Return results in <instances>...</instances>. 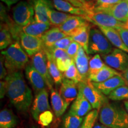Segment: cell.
<instances>
[{"mask_svg":"<svg viewBox=\"0 0 128 128\" xmlns=\"http://www.w3.org/2000/svg\"><path fill=\"white\" fill-rule=\"evenodd\" d=\"M4 80L7 85L6 95L10 103L18 111H28L32 104L33 94L23 72L20 71L10 73Z\"/></svg>","mask_w":128,"mask_h":128,"instance_id":"cell-1","label":"cell"},{"mask_svg":"<svg viewBox=\"0 0 128 128\" xmlns=\"http://www.w3.org/2000/svg\"><path fill=\"white\" fill-rule=\"evenodd\" d=\"M99 121L109 128H128V113L119 104L108 102L100 108Z\"/></svg>","mask_w":128,"mask_h":128,"instance_id":"cell-2","label":"cell"},{"mask_svg":"<svg viewBox=\"0 0 128 128\" xmlns=\"http://www.w3.org/2000/svg\"><path fill=\"white\" fill-rule=\"evenodd\" d=\"M8 73L22 71L28 66V55L24 50L20 42L16 41L9 47L1 51Z\"/></svg>","mask_w":128,"mask_h":128,"instance_id":"cell-3","label":"cell"},{"mask_svg":"<svg viewBox=\"0 0 128 128\" xmlns=\"http://www.w3.org/2000/svg\"><path fill=\"white\" fill-rule=\"evenodd\" d=\"M113 45L98 28H92L90 30L88 55H108L113 50Z\"/></svg>","mask_w":128,"mask_h":128,"instance_id":"cell-4","label":"cell"},{"mask_svg":"<svg viewBox=\"0 0 128 128\" xmlns=\"http://www.w3.org/2000/svg\"><path fill=\"white\" fill-rule=\"evenodd\" d=\"M78 91L82 92L92 108L100 109L104 104L108 102V97L98 90L89 79L81 81L78 84Z\"/></svg>","mask_w":128,"mask_h":128,"instance_id":"cell-5","label":"cell"},{"mask_svg":"<svg viewBox=\"0 0 128 128\" xmlns=\"http://www.w3.org/2000/svg\"><path fill=\"white\" fill-rule=\"evenodd\" d=\"M88 22L92 23L96 26L106 27V28L128 29V22H120L117 20L110 14L101 12L91 11L90 13L84 16Z\"/></svg>","mask_w":128,"mask_h":128,"instance_id":"cell-6","label":"cell"},{"mask_svg":"<svg viewBox=\"0 0 128 128\" xmlns=\"http://www.w3.org/2000/svg\"><path fill=\"white\" fill-rule=\"evenodd\" d=\"M34 10L28 1H20L12 8V18L18 26L23 28L34 20Z\"/></svg>","mask_w":128,"mask_h":128,"instance_id":"cell-7","label":"cell"},{"mask_svg":"<svg viewBox=\"0 0 128 128\" xmlns=\"http://www.w3.org/2000/svg\"><path fill=\"white\" fill-rule=\"evenodd\" d=\"M102 58L106 65L120 72L128 68V54L118 48H113L108 55L102 56Z\"/></svg>","mask_w":128,"mask_h":128,"instance_id":"cell-8","label":"cell"},{"mask_svg":"<svg viewBox=\"0 0 128 128\" xmlns=\"http://www.w3.org/2000/svg\"><path fill=\"white\" fill-rule=\"evenodd\" d=\"M32 58V65L44 76L47 82L48 88L49 90L54 88V82L49 74L48 66L47 56L44 49L40 51Z\"/></svg>","mask_w":128,"mask_h":128,"instance_id":"cell-9","label":"cell"},{"mask_svg":"<svg viewBox=\"0 0 128 128\" xmlns=\"http://www.w3.org/2000/svg\"><path fill=\"white\" fill-rule=\"evenodd\" d=\"M91 11L106 12L120 22H128V0H124L118 4L112 6L94 8Z\"/></svg>","mask_w":128,"mask_h":128,"instance_id":"cell-10","label":"cell"},{"mask_svg":"<svg viewBox=\"0 0 128 128\" xmlns=\"http://www.w3.org/2000/svg\"><path fill=\"white\" fill-rule=\"evenodd\" d=\"M18 41L30 57H32L37 53L44 49L42 39L39 37L30 36L22 32L19 35Z\"/></svg>","mask_w":128,"mask_h":128,"instance_id":"cell-11","label":"cell"},{"mask_svg":"<svg viewBox=\"0 0 128 128\" xmlns=\"http://www.w3.org/2000/svg\"><path fill=\"white\" fill-rule=\"evenodd\" d=\"M50 110L49 103V94L47 89L41 91L35 94V98L32 103L31 113L34 120L38 121L42 113Z\"/></svg>","mask_w":128,"mask_h":128,"instance_id":"cell-12","label":"cell"},{"mask_svg":"<svg viewBox=\"0 0 128 128\" xmlns=\"http://www.w3.org/2000/svg\"><path fill=\"white\" fill-rule=\"evenodd\" d=\"M34 10V20L38 23H50L48 16L49 8H54L52 0H28Z\"/></svg>","mask_w":128,"mask_h":128,"instance_id":"cell-13","label":"cell"},{"mask_svg":"<svg viewBox=\"0 0 128 128\" xmlns=\"http://www.w3.org/2000/svg\"><path fill=\"white\" fill-rule=\"evenodd\" d=\"M27 79L31 84L35 94L44 89L48 88L47 82L44 76L40 74L31 64H28L25 68Z\"/></svg>","mask_w":128,"mask_h":128,"instance_id":"cell-14","label":"cell"},{"mask_svg":"<svg viewBox=\"0 0 128 128\" xmlns=\"http://www.w3.org/2000/svg\"><path fill=\"white\" fill-rule=\"evenodd\" d=\"M90 25V22L84 16L72 15L60 28L67 36H72L85 26Z\"/></svg>","mask_w":128,"mask_h":128,"instance_id":"cell-15","label":"cell"},{"mask_svg":"<svg viewBox=\"0 0 128 128\" xmlns=\"http://www.w3.org/2000/svg\"><path fill=\"white\" fill-rule=\"evenodd\" d=\"M92 82L98 90L108 97L118 88L126 85L122 75L115 76L102 82Z\"/></svg>","mask_w":128,"mask_h":128,"instance_id":"cell-16","label":"cell"},{"mask_svg":"<svg viewBox=\"0 0 128 128\" xmlns=\"http://www.w3.org/2000/svg\"><path fill=\"white\" fill-rule=\"evenodd\" d=\"M78 84L64 77L60 86V94L68 106L76 100L78 94Z\"/></svg>","mask_w":128,"mask_h":128,"instance_id":"cell-17","label":"cell"},{"mask_svg":"<svg viewBox=\"0 0 128 128\" xmlns=\"http://www.w3.org/2000/svg\"><path fill=\"white\" fill-rule=\"evenodd\" d=\"M92 105L80 91L76 100L73 102L69 112L76 116L84 118L92 111Z\"/></svg>","mask_w":128,"mask_h":128,"instance_id":"cell-18","label":"cell"},{"mask_svg":"<svg viewBox=\"0 0 128 128\" xmlns=\"http://www.w3.org/2000/svg\"><path fill=\"white\" fill-rule=\"evenodd\" d=\"M52 1L54 8L60 12L80 16H86L91 12L90 10L76 7L66 0H52Z\"/></svg>","mask_w":128,"mask_h":128,"instance_id":"cell-19","label":"cell"},{"mask_svg":"<svg viewBox=\"0 0 128 128\" xmlns=\"http://www.w3.org/2000/svg\"><path fill=\"white\" fill-rule=\"evenodd\" d=\"M74 60L82 78V81L88 80L90 60L87 54L81 46Z\"/></svg>","mask_w":128,"mask_h":128,"instance_id":"cell-20","label":"cell"},{"mask_svg":"<svg viewBox=\"0 0 128 128\" xmlns=\"http://www.w3.org/2000/svg\"><path fill=\"white\" fill-rule=\"evenodd\" d=\"M99 29L102 32V33L105 35L107 39L111 43L113 46L116 48L121 49L128 54V49L122 39L120 35L116 28L106 27L97 26Z\"/></svg>","mask_w":128,"mask_h":128,"instance_id":"cell-21","label":"cell"},{"mask_svg":"<svg viewBox=\"0 0 128 128\" xmlns=\"http://www.w3.org/2000/svg\"><path fill=\"white\" fill-rule=\"evenodd\" d=\"M50 23H38L34 20L28 25L21 28V29L26 34L42 38L46 32L50 29Z\"/></svg>","mask_w":128,"mask_h":128,"instance_id":"cell-22","label":"cell"},{"mask_svg":"<svg viewBox=\"0 0 128 128\" xmlns=\"http://www.w3.org/2000/svg\"><path fill=\"white\" fill-rule=\"evenodd\" d=\"M50 101L55 116L58 118L62 116L66 111L68 105L62 98L60 92H58L54 88L50 90Z\"/></svg>","mask_w":128,"mask_h":128,"instance_id":"cell-23","label":"cell"},{"mask_svg":"<svg viewBox=\"0 0 128 128\" xmlns=\"http://www.w3.org/2000/svg\"><path fill=\"white\" fill-rule=\"evenodd\" d=\"M67 36L59 28L54 27L48 30L42 36L44 44V49H49L56 42Z\"/></svg>","mask_w":128,"mask_h":128,"instance_id":"cell-24","label":"cell"},{"mask_svg":"<svg viewBox=\"0 0 128 128\" xmlns=\"http://www.w3.org/2000/svg\"><path fill=\"white\" fill-rule=\"evenodd\" d=\"M118 75H121L120 72L116 71L106 65L103 68L101 69L100 71L93 76H90L88 79L93 82H102Z\"/></svg>","mask_w":128,"mask_h":128,"instance_id":"cell-25","label":"cell"},{"mask_svg":"<svg viewBox=\"0 0 128 128\" xmlns=\"http://www.w3.org/2000/svg\"><path fill=\"white\" fill-rule=\"evenodd\" d=\"M45 50L46 56H47L48 66L49 74L54 81V84L57 86H60V84H62V80L64 79L63 73L58 68L56 64L53 60L50 54L47 50Z\"/></svg>","mask_w":128,"mask_h":128,"instance_id":"cell-26","label":"cell"},{"mask_svg":"<svg viewBox=\"0 0 128 128\" xmlns=\"http://www.w3.org/2000/svg\"><path fill=\"white\" fill-rule=\"evenodd\" d=\"M90 24L80 30L77 33L71 36L74 41L78 43L81 47L83 48L87 55H88V44L90 38V30L92 28Z\"/></svg>","mask_w":128,"mask_h":128,"instance_id":"cell-27","label":"cell"},{"mask_svg":"<svg viewBox=\"0 0 128 128\" xmlns=\"http://www.w3.org/2000/svg\"><path fill=\"white\" fill-rule=\"evenodd\" d=\"M48 16L51 26L60 28L72 15L52 8H49L48 10Z\"/></svg>","mask_w":128,"mask_h":128,"instance_id":"cell-28","label":"cell"},{"mask_svg":"<svg viewBox=\"0 0 128 128\" xmlns=\"http://www.w3.org/2000/svg\"><path fill=\"white\" fill-rule=\"evenodd\" d=\"M17 124V119L11 110L5 108L0 112V128H14Z\"/></svg>","mask_w":128,"mask_h":128,"instance_id":"cell-29","label":"cell"},{"mask_svg":"<svg viewBox=\"0 0 128 128\" xmlns=\"http://www.w3.org/2000/svg\"><path fill=\"white\" fill-rule=\"evenodd\" d=\"M0 26V49L4 50L13 43V37L7 24L1 22Z\"/></svg>","mask_w":128,"mask_h":128,"instance_id":"cell-30","label":"cell"},{"mask_svg":"<svg viewBox=\"0 0 128 128\" xmlns=\"http://www.w3.org/2000/svg\"><path fill=\"white\" fill-rule=\"evenodd\" d=\"M84 118L68 113L65 115L62 120V128H80Z\"/></svg>","mask_w":128,"mask_h":128,"instance_id":"cell-31","label":"cell"},{"mask_svg":"<svg viewBox=\"0 0 128 128\" xmlns=\"http://www.w3.org/2000/svg\"><path fill=\"white\" fill-rule=\"evenodd\" d=\"M106 65L104 62L102 60L101 55L96 54L89 61V76H93L98 72Z\"/></svg>","mask_w":128,"mask_h":128,"instance_id":"cell-32","label":"cell"},{"mask_svg":"<svg viewBox=\"0 0 128 128\" xmlns=\"http://www.w3.org/2000/svg\"><path fill=\"white\" fill-rule=\"evenodd\" d=\"M108 98L112 101L118 102L128 100V86H121L113 91L108 96Z\"/></svg>","mask_w":128,"mask_h":128,"instance_id":"cell-33","label":"cell"},{"mask_svg":"<svg viewBox=\"0 0 128 128\" xmlns=\"http://www.w3.org/2000/svg\"><path fill=\"white\" fill-rule=\"evenodd\" d=\"M63 76L64 78L72 80L76 84H78L82 81V78L76 68L74 60L68 68V70L63 73Z\"/></svg>","mask_w":128,"mask_h":128,"instance_id":"cell-34","label":"cell"},{"mask_svg":"<svg viewBox=\"0 0 128 128\" xmlns=\"http://www.w3.org/2000/svg\"><path fill=\"white\" fill-rule=\"evenodd\" d=\"M98 116V110L94 109L84 117V120L80 128H94Z\"/></svg>","mask_w":128,"mask_h":128,"instance_id":"cell-35","label":"cell"},{"mask_svg":"<svg viewBox=\"0 0 128 128\" xmlns=\"http://www.w3.org/2000/svg\"><path fill=\"white\" fill-rule=\"evenodd\" d=\"M73 41V39L71 36H67L56 42L49 49H58L66 51Z\"/></svg>","mask_w":128,"mask_h":128,"instance_id":"cell-36","label":"cell"},{"mask_svg":"<svg viewBox=\"0 0 128 128\" xmlns=\"http://www.w3.org/2000/svg\"><path fill=\"white\" fill-rule=\"evenodd\" d=\"M73 61L74 60H72L71 57L69 56V55H68L62 57L61 58L56 60L55 62L59 70L62 73H64V72H65L68 70V68L71 65Z\"/></svg>","mask_w":128,"mask_h":128,"instance_id":"cell-37","label":"cell"},{"mask_svg":"<svg viewBox=\"0 0 128 128\" xmlns=\"http://www.w3.org/2000/svg\"><path fill=\"white\" fill-rule=\"evenodd\" d=\"M122 1L124 0H93L92 2L90 3L89 6L91 10L94 8L106 7L118 4Z\"/></svg>","mask_w":128,"mask_h":128,"instance_id":"cell-38","label":"cell"},{"mask_svg":"<svg viewBox=\"0 0 128 128\" xmlns=\"http://www.w3.org/2000/svg\"><path fill=\"white\" fill-rule=\"evenodd\" d=\"M53 118H54V114L52 112H51V110H48L44 112L40 115L38 122L41 125L48 126L52 122Z\"/></svg>","mask_w":128,"mask_h":128,"instance_id":"cell-39","label":"cell"},{"mask_svg":"<svg viewBox=\"0 0 128 128\" xmlns=\"http://www.w3.org/2000/svg\"><path fill=\"white\" fill-rule=\"evenodd\" d=\"M80 45L76 42L73 41L69 46L68 49L66 50L67 54L69 55V56L71 57L72 60H74L75 58L76 57L77 55L78 50L80 49Z\"/></svg>","mask_w":128,"mask_h":128,"instance_id":"cell-40","label":"cell"},{"mask_svg":"<svg viewBox=\"0 0 128 128\" xmlns=\"http://www.w3.org/2000/svg\"><path fill=\"white\" fill-rule=\"evenodd\" d=\"M0 17H1V22L5 23L6 24H9L12 21L9 18L7 14V8L2 2L0 4Z\"/></svg>","mask_w":128,"mask_h":128,"instance_id":"cell-41","label":"cell"},{"mask_svg":"<svg viewBox=\"0 0 128 128\" xmlns=\"http://www.w3.org/2000/svg\"><path fill=\"white\" fill-rule=\"evenodd\" d=\"M8 74V73L5 65L4 57L1 54V56H0V78H1V80H5Z\"/></svg>","mask_w":128,"mask_h":128,"instance_id":"cell-42","label":"cell"},{"mask_svg":"<svg viewBox=\"0 0 128 128\" xmlns=\"http://www.w3.org/2000/svg\"><path fill=\"white\" fill-rule=\"evenodd\" d=\"M119 33L123 42L128 49V29L126 28H118L117 29Z\"/></svg>","mask_w":128,"mask_h":128,"instance_id":"cell-43","label":"cell"},{"mask_svg":"<svg viewBox=\"0 0 128 128\" xmlns=\"http://www.w3.org/2000/svg\"><path fill=\"white\" fill-rule=\"evenodd\" d=\"M7 94V85L6 81L1 80L0 82V98L1 99L4 97Z\"/></svg>","mask_w":128,"mask_h":128,"instance_id":"cell-44","label":"cell"},{"mask_svg":"<svg viewBox=\"0 0 128 128\" xmlns=\"http://www.w3.org/2000/svg\"><path fill=\"white\" fill-rule=\"evenodd\" d=\"M66 1H68V2H71L72 4H73L74 6H75L76 7H80V8H84L90 10L88 8V7H87V6H86L85 5L82 4V3L78 2V1H76V0H66Z\"/></svg>","mask_w":128,"mask_h":128,"instance_id":"cell-45","label":"cell"},{"mask_svg":"<svg viewBox=\"0 0 128 128\" xmlns=\"http://www.w3.org/2000/svg\"><path fill=\"white\" fill-rule=\"evenodd\" d=\"M1 1L6 5L8 8L10 9L11 6L16 4V3L20 2V0H1Z\"/></svg>","mask_w":128,"mask_h":128,"instance_id":"cell-46","label":"cell"},{"mask_svg":"<svg viewBox=\"0 0 128 128\" xmlns=\"http://www.w3.org/2000/svg\"><path fill=\"white\" fill-rule=\"evenodd\" d=\"M121 75L125 81L126 86H128V68L126 69L124 71L121 72Z\"/></svg>","mask_w":128,"mask_h":128,"instance_id":"cell-47","label":"cell"},{"mask_svg":"<svg viewBox=\"0 0 128 128\" xmlns=\"http://www.w3.org/2000/svg\"><path fill=\"white\" fill-rule=\"evenodd\" d=\"M76 1H78V2H80L82 3V4H83L84 5H85V6H87V7H88V8H89L90 10V7L89 5L86 2V1H85V0H76Z\"/></svg>","mask_w":128,"mask_h":128,"instance_id":"cell-48","label":"cell"},{"mask_svg":"<svg viewBox=\"0 0 128 128\" xmlns=\"http://www.w3.org/2000/svg\"><path fill=\"white\" fill-rule=\"evenodd\" d=\"M103 124H101L98 123H96L95 125L94 126V128H103Z\"/></svg>","mask_w":128,"mask_h":128,"instance_id":"cell-49","label":"cell"},{"mask_svg":"<svg viewBox=\"0 0 128 128\" xmlns=\"http://www.w3.org/2000/svg\"><path fill=\"white\" fill-rule=\"evenodd\" d=\"M124 108H125L126 112H127V113H128V100L124 101Z\"/></svg>","mask_w":128,"mask_h":128,"instance_id":"cell-50","label":"cell"},{"mask_svg":"<svg viewBox=\"0 0 128 128\" xmlns=\"http://www.w3.org/2000/svg\"><path fill=\"white\" fill-rule=\"evenodd\" d=\"M92 1H93V0H85V1H86V2H87V4H88V5H89L90 3H91V2H92Z\"/></svg>","mask_w":128,"mask_h":128,"instance_id":"cell-51","label":"cell"},{"mask_svg":"<svg viewBox=\"0 0 128 128\" xmlns=\"http://www.w3.org/2000/svg\"><path fill=\"white\" fill-rule=\"evenodd\" d=\"M103 128H108V127H106V126H103Z\"/></svg>","mask_w":128,"mask_h":128,"instance_id":"cell-52","label":"cell"}]
</instances>
